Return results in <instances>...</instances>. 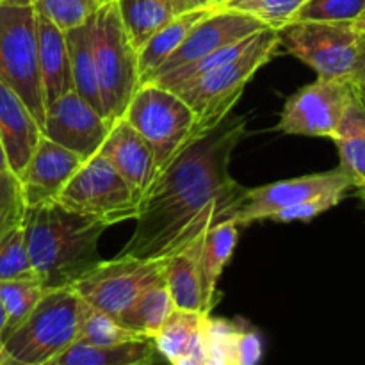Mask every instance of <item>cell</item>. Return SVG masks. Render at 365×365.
I'll return each mask as SVG.
<instances>
[{"instance_id":"30","label":"cell","mask_w":365,"mask_h":365,"mask_svg":"<svg viewBox=\"0 0 365 365\" xmlns=\"http://www.w3.org/2000/svg\"><path fill=\"white\" fill-rule=\"evenodd\" d=\"M305 2L307 0H230L217 9L250 14L262 21L266 27L278 31L294 20Z\"/></svg>"},{"instance_id":"1","label":"cell","mask_w":365,"mask_h":365,"mask_svg":"<svg viewBox=\"0 0 365 365\" xmlns=\"http://www.w3.org/2000/svg\"><path fill=\"white\" fill-rule=\"evenodd\" d=\"M248 118L228 114L191 139L139 202L135 228L121 257L163 260L202 237L212 225L230 221L246 195L230 175L234 150L248 135Z\"/></svg>"},{"instance_id":"25","label":"cell","mask_w":365,"mask_h":365,"mask_svg":"<svg viewBox=\"0 0 365 365\" xmlns=\"http://www.w3.org/2000/svg\"><path fill=\"white\" fill-rule=\"evenodd\" d=\"M64 38H66L68 56H70L73 91L103 116L102 93H100L98 75H96L95 56H93L91 46V18L81 27L64 32Z\"/></svg>"},{"instance_id":"2","label":"cell","mask_w":365,"mask_h":365,"mask_svg":"<svg viewBox=\"0 0 365 365\" xmlns=\"http://www.w3.org/2000/svg\"><path fill=\"white\" fill-rule=\"evenodd\" d=\"M21 228L36 277L45 291H53L71 287L102 262L98 245L109 225L53 202L27 207Z\"/></svg>"},{"instance_id":"44","label":"cell","mask_w":365,"mask_h":365,"mask_svg":"<svg viewBox=\"0 0 365 365\" xmlns=\"http://www.w3.org/2000/svg\"><path fill=\"white\" fill-rule=\"evenodd\" d=\"M227 2H230V0H212V2H210V7H212V9H217V7H221Z\"/></svg>"},{"instance_id":"9","label":"cell","mask_w":365,"mask_h":365,"mask_svg":"<svg viewBox=\"0 0 365 365\" xmlns=\"http://www.w3.org/2000/svg\"><path fill=\"white\" fill-rule=\"evenodd\" d=\"M56 202L71 212L98 217L109 227L135 220L139 212V198L100 153L84 160Z\"/></svg>"},{"instance_id":"10","label":"cell","mask_w":365,"mask_h":365,"mask_svg":"<svg viewBox=\"0 0 365 365\" xmlns=\"http://www.w3.org/2000/svg\"><path fill=\"white\" fill-rule=\"evenodd\" d=\"M164 259L145 260L118 255L109 262H100L78 278L71 289L91 309L116 319L134 299L164 280Z\"/></svg>"},{"instance_id":"27","label":"cell","mask_w":365,"mask_h":365,"mask_svg":"<svg viewBox=\"0 0 365 365\" xmlns=\"http://www.w3.org/2000/svg\"><path fill=\"white\" fill-rule=\"evenodd\" d=\"M175 310L177 309H175V303L166 287V282L163 280L160 284L143 292L138 299H134L116 317V321L121 327L141 335V337L153 339Z\"/></svg>"},{"instance_id":"29","label":"cell","mask_w":365,"mask_h":365,"mask_svg":"<svg viewBox=\"0 0 365 365\" xmlns=\"http://www.w3.org/2000/svg\"><path fill=\"white\" fill-rule=\"evenodd\" d=\"M45 292L38 278L0 282V298L6 310V327L0 337L2 342L31 316Z\"/></svg>"},{"instance_id":"11","label":"cell","mask_w":365,"mask_h":365,"mask_svg":"<svg viewBox=\"0 0 365 365\" xmlns=\"http://www.w3.org/2000/svg\"><path fill=\"white\" fill-rule=\"evenodd\" d=\"M353 98V82L319 78L285 102L278 130L291 135L334 138Z\"/></svg>"},{"instance_id":"35","label":"cell","mask_w":365,"mask_h":365,"mask_svg":"<svg viewBox=\"0 0 365 365\" xmlns=\"http://www.w3.org/2000/svg\"><path fill=\"white\" fill-rule=\"evenodd\" d=\"M27 210L18 175L11 170H0V237L21 227Z\"/></svg>"},{"instance_id":"43","label":"cell","mask_w":365,"mask_h":365,"mask_svg":"<svg viewBox=\"0 0 365 365\" xmlns=\"http://www.w3.org/2000/svg\"><path fill=\"white\" fill-rule=\"evenodd\" d=\"M6 360H7L6 348H4V342H2V339H0V365L6 364Z\"/></svg>"},{"instance_id":"13","label":"cell","mask_w":365,"mask_h":365,"mask_svg":"<svg viewBox=\"0 0 365 365\" xmlns=\"http://www.w3.org/2000/svg\"><path fill=\"white\" fill-rule=\"evenodd\" d=\"M110 123L75 91L46 107L43 135L78 153L84 160L98 153Z\"/></svg>"},{"instance_id":"8","label":"cell","mask_w":365,"mask_h":365,"mask_svg":"<svg viewBox=\"0 0 365 365\" xmlns=\"http://www.w3.org/2000/svg\"><path fill=\"white\" fill-rule=\"evenodd\" d=\"M0 81L24 100L43 130L46 109L38 63L34 6L0 7Z\"/></svg>"},{"instance_id":"34","label":"cell","mask_w":365,"mask_h":365,"mask_svg":"<svg viewBox=\"0 0 365 365\" xmlns=\"http://www.w3.org/2000/svg\"><path fill=\"white\" fill-rule=\"evenodd\" d=\"M365 9V0H307L292 21L353 24Z\"/></svg>"},{"instance_id":"23","label":"cell","mask_w":365,"mask_h":365,"mask_svg":"<svg viewBox=\"0 0 365 365\" xmlns=\"http://www.w3.org/2000/svg\"><path fill=\"white\" fill-rule=\"evenodd\" d=\"M331 139L341 157L339 170L348 177L351 187L356 189L365 202V110L355 93Z\"/></svg>"},{"instance_id":"26","label":"cell","mask_w":365,"mask_h":365,"mask_svg":"<svg viewBox=\"0 0 365 365\" xmlns=\"http://www.w3.org/2000/svg\"><path fill=\"white\" fill-rule=\"evenodd\" d=\"M209 13H212V7H202V9L177 14L170 24L164 25L157 34H153L152 39H148V43L138 52L141 84L152 77L153 71L182 45L191 29Z\"/></svg>"},{"instance_id":"39","label":"cell","mask_w":365,"mask_h":365,"mask_svg":"<svg viewBox=\"0 0 365 365\" xmlns=\"http://www.w3.org/2000/svg\"><path fill=\"white\" fill-rule=\"evenodd\" d=\"M36 0H0V7H25L34 6Z\"/></svg>"},{"instance_id":"6","label":"cell","mask_w":365,"mask_h":365,"mask_svg":"<svg viewBox=\"0 0 365 365\" xmlns=\"http://www.w3.org/2000/svg\"><path fill=\"white\" fill-rule=\"evenodd\" d=\"M280 46L319 78L355 82L365 66V34L353 24L291 21L278 29Z\"/></svg>"},{"instance_id":"18","label":"cell","mask_w":365,"mask_h":365,"mask_svg":"<svg viewBox=\"0 0 365 365\" xmlns=\"http://www.w3.org/2000/svg\"><path fill=\"white\" fill-rule=\"evenodd\" d=\"M43 130L24 100L0 81V141L7 166L20 173L41 139Z\"/></svg>"},{"instance_id":"3","label":"cell","mask_w":365,"mask_h":365,"mask_svg":"<svg viewBox=\"0 0 365 365\" xmlns=\"http://www.w3.org/2000/svg\"><path fill=\"white\" fill-rule=\"evenodd\" d=\"M280 48L278 31L262 29L257 32L252 46L230 63L205 71L195 78L171 88L195 113L196 123L191 139L205 134L225 120L241 100L246 84Z\"/></svg>"},{"instance_id":"19","label":"cell","mask_w":365,"mask_h":365,"mask_svg":"<svg viewBox=\"0 0 365 365\" xmlns=\"http://www.w3.org/2000/svg\"><path fill=\"white\" fill-rule=\"evenodd\" d=\"M36 36H38L39 75H41L46 109L57 98L73 91L70 56H68L64 32L39 13H36Z\"/></svg>"},{"instance_id":"40","label":"cell","mask_w":365,"mask_h":365,"mask_svg":"<svg viewBox=\"0 0 365 365\" xmlns=\"http://www.w3.org/2000/svg\"><path fill=\"white\" fill-rule=\"evenodd\" d=\"M353 27H355L359 32H364L365 34V9L362 11V14H360V16L353 21Z\"/></svg>"},{"instance_id":"47","label":"cell","mask_w":365,"mask_h":365,"mask_svg":"<svg viewBox=\"0 0 365 365\" xmlns=\"http://www.w3.org/2000/svg\"><path fill=\"white\" fill-rule=\"evenodd\" d=\"M360 78H365V66H364V73H362V77H360Z\"/></svg>"},{"instance_id":"31","label":"cell","mask_w":365,"mask_h":365,"mask_svg":"<svg viewBox=\"0 0 365 365\" xmlns=\"http://www.w3.org/2000/svg\"><path fill=\"white\" fill-rule=\"evenodd\" d=\"M138 339L146 337H141V335L127 330L114 317L89 307L84 321H82L77 342H84V344L91 346H114L121 344V342L138 341Z\"/></svg>"},{"instance_id":"14","label":"cell","mask_w":365,"mask_h":365,"mask_svg":"<svg viewBox=\"0 0 365 365\" xmlns=\"http://www.w3.org/2000/svg\"><path fill=\"white\" fill-rule=\"evenodd\" d=\"M262 29H266V25L257 18L250 16V14L228 9H212V13L207 14L203 20H200L191 29L182 45L153 71V75L146 82L155 78L157 75L175 70V68L195 63V61L202 59V57L209 56V53L216 52L223 46L234 45V43L241 41V39L248 38V36L262 31ZM146 82H143V84H146Z\"/></svg>"},{"instance_id":"46","label":"cell","mask_w":365,"mask_h":365,"mask_svg":"<svg viewBox=\"0 0 365 365\" xmlns=\"http://www.w3.org/2000/svg\"><path fill=\"white\" fill-rule=\"evenodd\" d=\"M153 365H170V364H168V362H166V360H164V359H163V360H160V362H157V364H153Z\"/></svg>"},{"instance_id":"37","label":"cell","mask_w":365,"mask_h":365,"mask_svg":"<svg viewBox=\"0 0 365 365\" xmlns=\"http://www.w3.org/2000/svg\"><path fill=\"white\" fill-rule=\"evenodd\" d=\"M163 2L173 11L175 16H177V14L189 13V11L202 9V7H210L209 4H207V0H163Z\"/></svg>"},{"instance_id":"36","label":"cell","mask_w":365,"mask_h":365,"mask_svg":"<svg viewBox=\"0 0 365 365\" xmlns=\"http://www.w3.org/2000/svg\"><path fill=\"white\" fill-rule=\"evenodd\" d=\"M346 198V192H324V195H317L314 198L303 200V202L296 203V205L289 207V209L280 210L274 216H271L269 221H278V223H292V221H312L319 214L327 212V210L334 209L335 205Z\"/></svg>"},{"instance_id":"20","label":"cell","mask_w":365,"mask_h":365,"mask_svg":"<svg viewBox=\"0 0 365 365\" xmlns=\"http://www.w3.org/2000/svg\"><path fill=\"white\" fill-rule=\"evenodd\" d=\"M203 314L175 310L153 337L170 365H203Z\"/></svg>"},{"instance_id":"15","label":"cell","mask_w":365,"mask_h":365,"mask_svg":"<svg viewBox=\"0 0 365 365\" xmlns=\"http://www.w3.org/2000/svg\"><path fill=\"white\" fill-rule=\"evenodd\" d=\"M84 164L78 153L41 135L38 146L18 173L27 207L53 203L75 171Z\"/></svg>"},{"instance_id":"41","label":"cell","mask_w":365,"mask_h":365,"mask_svg":"<svg viewBox=\"0 0 365 365\" xmlns=\"http://www.w3.org/2000/svg\"><path fill=\"white\" fill-rule=\"evenodd\" d=\"M4 327H6V310H4L2 298H0V337H2Z\"/></svg>"},{"instance_id":"17","label":"cell","mask_w":365,"mask_h":365,"mask_svg":"<svg viewBox=\"0 0 365 365\" xmlns=\"http://www.w3.org/2000/svg\"><path fill=\"white\" fill-rule=\"evenodd\" d=\"M262 353L259 331L245 321L203 317V365H259Z\"/></svg>"},{"instance_id":"33","label":"cell","mask_w":365,"mask_h":365,"mask_svg":"<svg viewBox=\"0 0 365 365\" xmlns=\"http://www.w3.org/2000/svg\"><path fill=\"white\" fill-rule=\"evenodd\" d=\"M95 0H36L34 11L63 32L81 27L98 9Z\"/></svg>"},{"instance_id":"32","label":"cell","mask_w":365,"mask_h":365,"mask_svg":"<svg viewBox=\"0 0 365 365\" xmlns=\"http://www.w3.org/2000/svg\"><path fill=\"white\" fill-rule=\"evenodd\" d=\"M38 278L25 246L24 228L18 227L0 237V282Z\"/></svg>"},{"instance_id":"28","label":"cell","mask_w":365,"mask_h":365,"mask_svg":"<svg viewBox=\"0 0 365 365\" xmlns=\"http://www.w3.org/2000/svg\"><path fill=\"white\" fill-rule=\"evenodd\" d=\"M116 6L125 32L138 52L175 18L163 0H116Z\"/></svg>"},{"instance_id":"7","label":"cell","mask_w":365,"mask_h":365,"mask_svg":"<svg viewBox=\"0 0 365 365\" xmlns=\"http://www.w3.org/2000/svg\"><path fill=\"white\" fill-rule=\"evenodd\" d=\"M123 118L145 139L159 171L191 141L196 123L195 113L180 96L153 82L139 86Z\"/></svg>"},{"instance_id":"48","label":"cell","mask_w":365,"mask_h":365,"mask_svg":"<svg viewBox=\"0 0 365 365\" xmlns=\"http://www.w3.org/2000/svg\"><path fill=\"white\" fill-rule=\"evenodd\" d=\"M210 2H212V0H207V4H209V6H210Z\"/></svg>"},{"instance_id":"38","label":"cell","mask_w":365,"mask_h":365,"mask_svg":"<svg viewBox=\"0 0 365 365\" xmlns=\"http://www.w3.org/2000/svg\"><path fill=\"white\" fill-rule=\"evenodd\" d=\"M353 93H355L356 100L365 110V78H359V81L353 82Z\"/></svg>"},{"instance_id":"24","label":"cell","mask_w":365,"mask_h":365,"mask_svg":"<svg viewBox=\"0 0 365 365\" xmlns=\"http://www.w3.org/2000/svg\"><path fill=\"white\" fill-rule=\"evenodd\" d=\"M237 225L221 221L205 232L200 252V274H202L203 312L209 316L216 305V287L225 266L230 262L237 245Z\"/></svg>"},{"instance_id":"45","label":"cell","mask_w":365,"mask_h":365,"mask_svg":"<svg viewBox=\"0 0 365 365\" xmlns=\"http://www.w3.org/2000/svg\"><path fill=\"white\" fill-rule=\"evenodd\" d=\"M96 4H98V6H103V4H107V2H110V0H95Z\"/></svg>"},{"instance_id":"4","label":"cell","mask_w":365,"mask_h":365,"mask_svg":"<svg viewBox=\"0 0 365 365\" xmlns=\"http://www.w3.org/2000/svg\"><path fill=\"white\" fill-rule=\"evenodd\" d=\"M89 305L71 287L46 291L31 316L4 341V365H50L78 341Z\"/></svg>"},{"instance_id":"12","label":"cell","mask_w":365,"mask_h":365,"mask_svg":"<svg viewBox=\"0 0 365 365\" xmlns=\"http://www.w3.org/2000/svg\"><path fill=\"white\" fill-rule=\"evenodd\" d=\"M351 189V182L339 168L324 173L303 175L289 180L273 182L260 187L246 189L241 205L232 214L230 221L237 227H248L257 221L271 220L280 210L289 209L303 200L314 198L324 192H346Z\"/></svg>"},{"instance_id":"22","label":"cell","mask_w":365,"mask_h":365,"mask_svg":"<svg viewBox=\"0 0 365 365\" xmlns=\"http://www.w3.org/2000/svg\"><path fill=\"white\" fill-rule=\"evenodd\" d=\"M160 360L153 339H138L114 346L75 342L50 365H153Z\"/></svg>"},{"instance_id":"42","label":"cell","mask_w":365,"mask_h":365,"mask_svg":"<svg viewBox=\"0 0 365 365\" xmlns=\"http://www.w3.org/2000/svg\"><path fill=\"white\" fill-rule=\"evenodd\" d=\"M0 170H9V166H7L6 153H4V146H2V141H0Z\"/></svg>"},{"instance_id":"5","label":"cell","mask_w":365,"mask_h":365,"mask_svg":"<svg viewBox=\"0 0 365 365\" xmlns=\"http://www.w3.org/2000/svg\"><path fill=\"white\" fill-rule=\"evenodd\" d=\"M91 46L103 118L113 125L125 116L132 96L141 86L139 53L125 32L116 0L100 6L91 16Z\"/></svg>"},{"instance_id":"21","label":"cell","mask_w":365,"mask_h":365,"mask_svg":"<svg viewBox=\"0 0 365 365\" xmlns=\"http://www.w3.org/2000/svg\"><path fill=\"white\" fill-rule=\"evenodd\" d=\"M205 235V234H203ZM202 237L196 239L182 252L164 259V282L177 310L203 314L202 274H200V252Z\"/></svg>"},{"instance_id":"16","label":"cell","mask_w":365,"mask_h":365,"mask_svg":"<svg viewBox=\"0 0 365 365\" xmlns=\"http://www.w3.org/2000/svg\"><path fill=\"white\" fill-rule=\"evenodd\" d=\"M98 153L113 164L114 170L123 177L141 202L159 175V168L145 139L125 118L110 125L109 134L103 139Z\"/></svg>"}]
</instances>
